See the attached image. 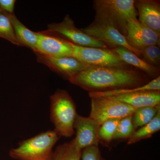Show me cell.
<instances>
[{
    "instance_id": "obj_1",
    "label": "cell",
    "mask_w": 160,
    "mask_h": 160,
    "mask_svg": "<svg viewBox=\"0 0 160 160\" xmlns=\"http://www.w3.org/2000/svg\"><path fill=\"white\" fill-rule=\"evenodd\" d=\"M143 72L128 67L89 66L69 80L89 92H105L137 88L150 82Z\"/></svg>"
},
{
    "instance_id": "obj_2",
    "label": "cell",
    "mask_w": 160,
    "mask_h": 160,
    "mask_svg": "<svg viewBox=\"0 0 160 160\" xmlns=\"http://www.w3.org/2000/svg\"><path fill=\"white\" fill-rule=\"evenodd\" d=\"M134 0H95V21L113 26L123 34H126L129 20L137 19Z\"/></svg>"
},
{
    "instance_id": "obj_3",
    "label": "cell",
    "mask_w": 160,
    "mask_h": 160,
    "mask_svg": "<svg viewBox=\"0 0 160 160\" xmlns=\"http://www.w3.org/2000/svg\"><path fill=\"white\" fill-rule=\"evenodd\" d=\"M77 114L75 104L68 92L58 89L50 96V119L59 136L70 138L74 135Z\"/></svg>"
},
{
    "instance_id": "obj_4",
    "label": "cell",
    "mask_w": 160,
    "mask_h": 160,
    "mask_svg": "<svg viewBox=\"0 0 160 160\" xmlns=\"http://www.w3.org/2000/svg\"><path fill=\"white\" fill-rule=\"evenodd\" d=\"M59 138L54 130H48L21 142L9 155L19 160H50L52 149Z\"/></svg>"
},
{
    "instance_id": "obj_5",
    "label": "cell",
    "mask_w": 160,
    "mask_h": 160,
    "mask_svg": "<svg viewBox=\"0 0 160 160\" xmlns=\"http://www.w3.org/2000/svg\"><path fill=\"white\" fill-rule=\"evenodd\" d=\"M89 117L100 125L107 120L132 116L137 108L109 97L92 98Z\"/></svg>"
},
{
    "instance_id": "obj_6",
    "label": "cell",
    "mask_w": 160,
    "mask_h": 160,
    "mask_svg": "<svg viewBox=\"0 0 160 160\" xmlns=\"http://www.w3.org/2000/svg\"><path fill=\"white\" fill-rule=\"evenodd\" d=\"M73 57L81 62L92 66L128 67L112 49L84 47L72 44Z\"/></svg>"
},
{
    "instance_id": "obj_7",
    "label": "cell",
    "mask_w": 160,
    "mask_h": 160,
    "mask_svg": "<svg viewBox=\"0 0 160 160\" xmlns=\"http://www.w3.org/2000/svg\"><path fill=\"white\" fill-rule=\"evenodd\" d=\"M48 28V31L58 35L74 45L84 47L109 48L103 42L78 29L69 15H66L61 22L49 24Z\"/></svg>"
},
{
    "instance_id": "obj_8",
    "label": "cell",
    "mask_w": 160,
    "mask_h": 160,
    "mask_svg": "<svg viewBox=\"0 0 160 160\" xmlns=\"http://www.w3.org/2000/svg\"><path fill=\"white\" fill-rule=\"evenodd\" d=\"M82 30L86 34L106 44L109 49L122 46L142 58L141 51L132 48L128 43L126 37L111 25L94 20L90 25Z\"/></svg>"
},
{
    "instance_id": "obj_9",
    "label": "cell",
    "mask_w": 160,
    "mask_h": 160,
    "mask_svg": "<svg viewBox=\"0 0 160 160\" xmlns=\"http://www.w3.org/2000/svg\"><path fill=\"white\" fill-rule=\"evenodd\" d=\"M37 51L36 52L51 57H73L72 43L66 39L48 30L37 32Z\"/></svg>"
},
{
    "instance_id": "obj_10",
    "label": "cell",
    "mask_w": 160,
    "mask_h": 160,
    "mask_svg": "<svg viewBox=\"0 0 160 160\" xmlns=\"http://www.w3.org/2000/svg\"><path fill=\"white\" fill-rule=\"evenodd\" d=\"M126 31V40L134 49L141 50L146 46H160V34L145 26L138 19L128 21Z\"/></svg>"
},
{
    "instance_id": "obj_11",
    "label": "cell",
    "mask_w": 160,
    "mask_h": 160,
    "mask_svg": "<svg viewBox=\"0 0 160 160\" xmlns=\"http://www.w3.org/2000/svg\"><path fill=\"white\" fill-rule=\"evenodd\" d=\"M34 53L39 62L42 63L62 77L68 80L74 75L90 66L73 57L54 58L39 52Z\"/></svg>"
},
{
    "instance_id": "obj_12",
    "label": "cell",
    "mask_w": 160,
    "mask_h": 160,
    "mask_svg": "<svg viewBox=\"0 0 160 160\" xmlns=\"http://www.w3.org/2000/svg\"><path fill=\"white\" fill-rule=\"evenodd\" d=\"M101 125L95 120L77 114L75 120L74 129L76 136L74 138L80 149L91 146H98L100 143L99 129Z\"/></svg>"
},
{
    "instance_id": "obj_13",
    "label": "cell",
    "mask_w": 160,
    "mask_h": 160,
    "mask_svg": "<svg viewBox=\"0 0 160 160\" xmlns=\"http://www.w3.org/2000/svg\"><path fill=\"white\" fill-rule=\"evenodd\" d=\"M139 21L160 34V2L155 0L135 1Z\"/></svg>"
},
{
    "instance_id": "obj_14",
    "label": "cell",
    "mask_w": 160,
    "mask_h": 160,
    "mask_svg": "<svg viewBox=\"0 0 160 160\" xmlns=\"http://www.w3.org/2000/svg\"><path fill=\"white\" fill-rule=\"evenodd\" d=\"M134 107L139 108L160 105V91L137 92L108 97Z\"/></svg>"
},
{
    "instance_id": "obj_15",
    "label": "cell",
    "mask_w": 160,
    "mask_h": 160,
    "mask_svg": "<svg viewBox=\"0 0 160 160\" xmlns=\"http://www.w3.org/2000/svg\"><path fill=\"white\" fill-rule=\"evenodd\" d=\"M2 10L10 20L14 29L16 38L20 46H26L30 48L33 52L37 51L38 36L37 32L31 31L27 28L20 22L14 13L9 14Z\"/></svg>"
},
{
    "instance_id": "obj_16",
    "label": "cell",
    "mask_w": 160,
    "mask_h": 160,
    "mask_svg": "<svg viewBox=\"0 0 160 160\" xmlns=\"http://www.w3.org/2000/svg\"><path fill=\"white\" fill-rule=\"evenodd\" d=\"M112 49L126 64L136 67L144 73L145 72L147 75H148L152 77H158L160 72L158 67L148 64L132 52L122 46H118Z\"/></svg>"
},
{
    "instance_id": "obj_17",
    "label": "cell",
    "mask_w": 160,
    "mask_h": 160,
    "mask_svg": "<svg viewBox=\"0 0 160 160\" xmlns=\"http://www.w3.org/2000/svg\"><path fill=\"white\" fill-rule=\"evenodd\" d=\"M160 91V77L159 76L148 83L137 88L118 89L105 92H89L90 98L108 97L118 95L127 94L140 91Z\"/></svg>"
},
{
    "instance_id": "obj_18",
    "label": "cell",
    "mask_w": 160,
    "mask_h": 160,
    "mask_svg": "<svg viewBox=\"0 0 160 160\" xmlns=\"http://www.w3.org/2000/svg\"><path fill=\"white\" fill-rule=\"evenodd\" d=\"M82 149L77 145L75 139L58 146L52 153V160H81Z\"/></svg>"
},
{
    "instance_id": "obj_19",
    "label": "cell",
    "mask_w": 160,
    "mask_h": 160,
    "mask_svg": "<svg viewBox=\"0 0 160 160\" xmlns=\"http://www.w3.org/2000/svg\"><path fill=\"white\" fill-rule=\"evenodd\" d=\"M160 129V109L157 114L150 122L135 130L127 142L128 145H132L151 137L152 135L159 131Z\"/></svg>"
},
{
    "instance_id": "obj_20",
    "label": "cell",
    "mask_w": 160,
    "mask_h": 160,
    "mask_svg": "<svg viewBox=\"0 0 160 160\" xmlns=\"http://www.w3.org/2000/svg\"><path fill=\"white\" fill-rule=\"evenodd\" d=\"M159 109L160 105L138 108L132 115V124L135 130L150 122Z\"/></svg>"
},
{
    "instance_id": "obj_21",
    "label": "cell",
    "mask_w": 160,
    "mask_h": 160,
    "mask_svg": "<svg viewBox=\"0 0 160 160\" xmlns=\"http://www.w3.org/2000/svg\"><path fill=\"white\" fill-rule=\"evenodd\" d=\"M120 119H112L107 120L100 126L98 131L100 143L108 145L113 140Z\"/></svg>"
},
{
    "instance_id": "obj_22",
    "label": "cell",
    "mask_w": 160,
    "mask_h": 160,
    "mask_svg": "<svg viewBox=\"0 0 160 160\" xmlns=\"http://www.w3.org/2000/svg\"><path fill=\"white\" fill-rule=\"evenodd\" d=\"M0 38H3L14 44L20 46L15 35L14 29L9 18L0 9Z\"/></svg>"
},
{
    "instance_id": "obj_23",
    "label": "cell",
    "mask_w": 160,
    "mask_h": 160,
    "mask_svg": "<svg viewBox=\"0 0 160 160\" xmlns=\"http://www.w3.org/2000/svg\"><path fill=\"white\" fill-rule=\"evenodd\" d=\"M135 129L132 122V116L120 119L113 139H128L134 132Z\"/></svg>"
},
{
    "instance_id": "obj_24",
    "label": "cell",
    "mask_w": 160,
    "mask_h": 160,
    "mask_svg": "<svg viewBox=\"0 0 160 160\" xmlns=\"http://www.w3.org/2000/svg\"><path fill=\"white\" fill-rule=\"evenodd\" d=\"M140 51L144 61L152 66L158 67L160 63L159 47L157 46H146Z\"/></svg>"
},
{
    "instance_id": "obj_25",
    "label": "cell",
    "mask_w": 160,
    "mask_h": 160,
    "mask_svg": "<svg viewBox=\"0 0 160 160\" xmlns=\"http://www.w3.org/2000/svg\"><path fill=\"white\" fill-rule=\"evenodd\" d=\"M82 160H105L102 156L98 146H91L83 149L82 151Z\"/></svg>"
},
{
    "instance_id": "obj_26",
    "label": "cell",
    "mask_w": 160,
    "mask_h": 160,
    "mask_svg": "<svg viewBox=\"0 0 160 160\" xmlns=\"http://www.w3.org/2000/svg\"><path fill=\"white\" fill-rule=\"evenodd\" d=\"M15 0H0V9L9 14L14 13Z\"/></svg>"
}]
</instances>
